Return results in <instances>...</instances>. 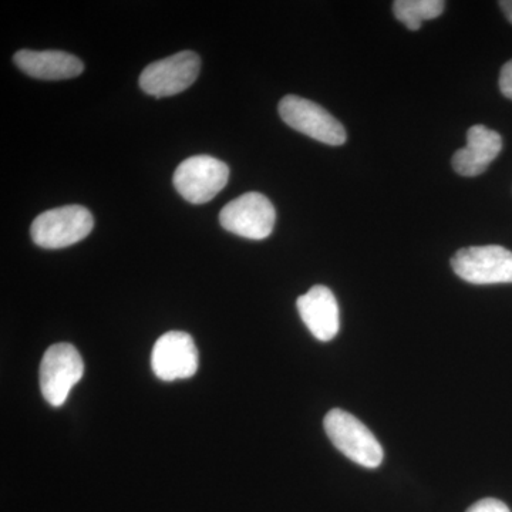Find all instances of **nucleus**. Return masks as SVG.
Returning <instances> with one entry per match:
<instances>
[{
    "label": "nucleus",
    "instance_id": "nucleus-10",
    "mask_svg": "<svg viewBox=\"0 0 512 512\" xmlns=\"http://www.w3.org/2000/svg\"><path fill=\"white\" fill-rule=\"evenodd\" d=\"M296 306L306 328L316 339L330 342L336 338L340 329L339 305L329 288L313 286L299 296Z\"/></svg>",
    "mask_w": 512,
    "mask_h": 512
},
{
    "label": "nucleus",
    "instance_id": "nucleus-3",
    "mask_svg": "<svg viewBox=\"0 0 512 512\" xmlns=\"http://www.w3.org/2000/svg\"><path fill=\"white\" fill-rule=\"evenodd\" d=\"M451 268L468 284H512V252L500 245L460 249L451 258Z\"/></svg>",
    "mask_w": 512,
    "mask_h": 512
},
{
    "label": "nucleus",
    "instance_id": "nucleus-13",
    "mask_svg": "<svg viewBox=\"0 0 512 512\" xmlns=\"http://www.w3.org/2000/svg\"><path fill=\"white\" fill-rule=\"evenodd\" d=\"M446 8L443 0H396L393 12L407 29L419 30L424 20L439 18Z\"/></svg>",
    "mask_w": 512,
    "mask_h": 512
},
{
    "label": "nucleus",
    "instance_id": "nucleus-9",
    "mask_svg": "<svg viewBox=\"0 0 512 512\" xmlns=\"http://www.w3.org/2000/svg\"><path fill=\"white\" fill-rule=\"evenodd\" d=\"M154 375L164 382L190 379L198 370V350L188 333L168 332L154 345L151 355Z\"/></svg>",
    "mask_w": 512,
    "mask_h": 512
},
{
    "label": "nucleus",
    "instance_id": "nucleus-5",
    "mask_svg": "<svg viewBox=\"0 0 512 512\" xmlns=\"http://www.w3.org/2000/svg\"><path fill=\"white\" fill-rule=\"evenodd\" d=\"M282 120L293 130L328 146L346 143L345 127L319 104L299 96H285L279 103Z\"/></svg>",
    "mask_w": 512,
    "mask_h": 512
},
{
    "label": "nucleus",
    "instance_id": "nucleus-2",
    "mask_svg": "<svg viewBox=\"0 0 512 512\" xmlns=\"http://www.w3.org/2000/svg\"><path fill=\"white\" fill-rule=\"evenodd\" d=\"M94 218L82 205H66L40 214L33 221L30 234L37 247L67 248L89 237Z\"/></svg>",
    "mask_w": 512,
    "mask_h": 512
},
{
    "label": "nucleus",
    "instance_id": "nucleus-12",
    "mask_svg": "<svg viewBox=\"0 0 512 512\" xmlns=\"http://www.w3.org/2000/svg\"><path fill=\"white\" fill-rule=\"evenodd\" d=\"M13 60L23 73L39 80L73 79L84 70V64L79 57L59 50H19Z\"/></svg>",
    "mask_w": 512,
    "mask_h": 512
},
{
    "label": "nucleus",
    "instance_id": "nucleus-6",
    "mask_svg": "<svg viewBox=\"0 0 512 512\" xmlns=\"http://www.w3.org/2000/svg\"><path fill=\"white\" fill-rule=\"evenodd\" d=\"M229 168L218 158H187L174 173V185L181 197L191 204H205L217 197L228 183Z\"/></svg>",
    "mask_w": 512,
    "mask_h": 512
},
{
    "label": "nucleus",
    "instance_id": "nucleus-7",
    "mask_svg": "<svg viewBox=\"0 0 512 512\" xmlns=\"http://www.w3.org/2000/svg\"><path fill=\"white\" fill-rule=\"evenodd\" d=\"M275 221L274 205L259 192H247L235 198L220 214L222 228L254 241L268 238L274 231Z\"/></svg>",
    "mask_w": 512,
    "mask_h": 512
},
{
    "label": "nucleus",
    "instance_id": "nucleus-16",
    "mask_svg": "<svg viewBox=\"0 0 512 512\" xmlns=\"http://www.w3.org/2000/svg\"><path fill=\"white\" fill-rule=\"evenodd\" d=\"M500 5L501 10H503L505 18L508 19V22L512 25V0H503V2L498 3Z\"/></svg>",
    "mask_w": 512,
    "mask_h": 512
},
{
    "label": "nucleus",
    "instance_id": "nucleus-1",
    "mask_svg": "<svg viewBox=\"0 0 512 512\" xmlns=\"http://www.w3.org/2000/svg\"><path fill=\"white\" fill-rule=\"evenodd\" d=\"M323 426L333 446L353 463L370 470L382 466V444L353 414L340 409L330 410L323 420Z\"/></svg>",
    "mask_w": 512,
    "mask_h": 512
},
{
    "label": "nucleus",
    "instance_id": "nucleus-4",
    "mask_svg": "<svg viewBox=\"0 0 512 512\" xmlns=\"http://www.w3.org/2000/svg\"><path fill=\"white\" fill-rule=\"evenodd\" d=\"M84 375L82 356L69 343L50 346L40 363V390L50 406L60 407Z\"/></svg>",
    "mask_w": 512,
    "mask_h": 512
},
{
    "label": "nucleus",
    "instance_id": "nucleus-15",
    "mask_svg": "<svg viewBox=\"0 0 512 512\" xmlns=\"http://www.w3.org/2000/svg\"><path fill=\"white\" fill-rule=\"evenodd\" d=\"M500 90L507 99L512 100V60L505 63L501 69Z\"/></svg>",
    "mask_w": 512,
    "mask_h": 512
},
{
    "label": "nucleus",
    "instance_id": "nucleus-8",
    "mask_svg": "<svg viewBox=\"0 0 512 512\" xmlns=\"http://www.w3.org/2000/svg\"><path fill=\"white\" fill-rule=\"evenodd\" d=\"M200 69V56L191 50H184L167 59L148 64L141 73L140 87L150 96H174L183 93L197 80Z\"/></svg>",
    "mask_w": 512,
    "mask_h": 512
},
{
    "label": "nucleus",
    "instance_id": "nucleus-14",
    "mask_svg": "<svg viewBox=\"0 0 512 512\" xmlns=\"http://www.w3.org/2000/svg\"><path fill=\"white\" fill-rule=\"evenodd\" d=\"M467 512H511L510 508L503 501L495 500V498H484L478 503L471 505Z\"/></svg>",
    "mask_w": 512,
    "mask_h": 512
},
{
    "label": "nucleus",
    "instance_id": "nucleus-11",
    "mask_svg": "<svg viewBox=\"0 0 512 512\" xmlns=\"http://www.w3.org/2000/svg\"><path fill=\"white\" fill-rule=\"evenodd\" d=\"M503 150V138L497 131L473 126L467 133V146L453 156L454 171L463 177H477L483 174Z\"/></svg>",
    "mask_w": 512,
    "mask_h": 512
}]
</instances>
